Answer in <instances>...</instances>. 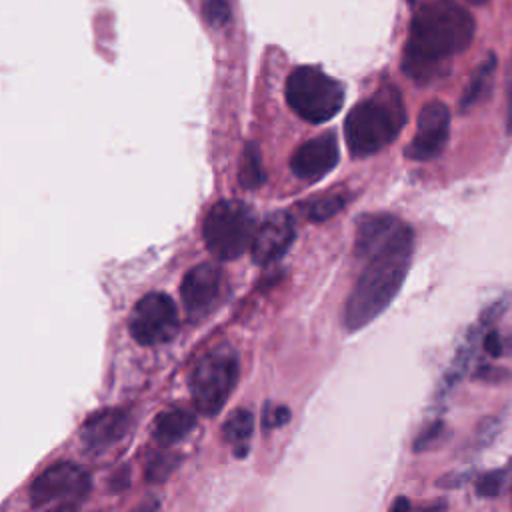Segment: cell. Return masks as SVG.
Listing matches in <instances>:
<instances>
[{
	"label": "cell",
	"instance_id": "obj_1",
	"mask_svg": "<svg viewBox=\"0 0 512 512\" xmlns=\"http://www.w3.org/2000/svg\"><path fill=\"white\" fill-rule=\"evenodd\" d=\"M474 36V18L454 0H432L418 8L402 56L404 72L414 82L436 76L444 60L468 48Z\"/></svg>",
	"mask_w": 512,
	"mask_h": 512
},
{
	"label": "cell",
	"instance_id": "obj_2",
	"mask_svg": "<svg viewBox=\"0 0 512 512\" xmlns=\"http://www.w3.org/2000/svg\"><path fill=\"white\" fill-rule=\"evenodd\" d=\"M414 254V232L402 222L400 228L370 256L346 300L344 326L356 332L378 318L404 284Z\"/></svg>",
	"mask_w": 512,
	"mask_h": 512
},
{
	"label": "cell",
	"instance_id": "obj_3",
	"mask_svg": "<svg viewBox=\"0 0 512 512\" xmlns=\"http://www.w3.org/2000/svg\"><path fill=\"white\" fill-rule=\"evenodd\" d=\"M406 122L402 96L392 86H382L374 96L356 104L344 122V136L352 156H370L388 146Z\"/></svg>",
	"mask_w": 512,
	"mask_h": 512
},
{
	"label": "cell",
	"instance_id": "obj_4",
	"mask_svg": "<svg viewBox=\"0 0 512 512\" xmlns=\"http://www.w3.org/2000/svg\"><path fill=\"white\" fill-rule=\"evenodd\" d=\"M286 102L302 120L322 124L340 112L344 88L320 68L300 66L288 76Z\"/></svg>",
	"mask_w": 512,
	"mask_h": 512
},
{
	"label": "cell",
	"instance_id": "obj_5",
	"mask_svg": "<svg viewBox=\"0 0 512 512\" xmlns=\"http://www.w3.org/2000/svg\"><path fill=\"white\" fill-rule=\"evenodd\" d=\"M238 380V356L232 346L222 344L206 352L190 374L194 406L204 416H214L226 404Z\"/></svg>",
	"mask_w": 512,
	"mask_h": 512
},
{
	"label": "cell",
	"instance_id": "obj_6",
	"mask_svg": "<svg viewBox=\"0 0 512 512\" xmlns=\"http://www.w3.org/2000/svg\"><path fill=\"white\" fill-rule=\"evenodd\" d=\"M254 212L240 200L216 202L204 220V242L218 260H234L250 248L254 238Z\"/></svg>",
	"mask_w": 512,
	"mask_h": 512
},
{
	"label": "cell",
	"instance_id": "obj_7",
	"mask_svg": "<svg viewBox=\"0 0 512 512\" xmlns=\"http://www.w3.org/2000/svg\"><path fill=\"white\" fill-rule=\"evenodd\" d=\"M90 490L88 474L72 464L58 462L46 468L30 486V500L34 508L72 510Z\"/></svg>",
	"mask_w": 512,
	"mask_h": 512
},
{
	"label": "cell",
	"instance_id": "obj_8",
	"mask_svg": "<svg viewBox=\"0 0 512 512\" xmlns=\"http://www.w3.org/2000/svg\"><path fill=\"white\" fill-rule=\"evenodd\" d=\"M178 310L174 300L164 292L142 296L132 308L128 328L132 338L142 346H160L170 342L178 332Z\"/></svg>",
	"mask_w": 512,
	"mask_h": 512
},
{
	"label": "cell",
	"instance_id": "obj_9",
	"mask_svg": "<svg viewBox=\"0 0 512 512\" xmlns=\"http://www.w3.org/2000/svg\"><path fill=\"white\" fill-rule=\"evenodd\" d=\"M226 274L214 262H204L190 268L182 280V304L192 322L210 316L226 296Z\"/></svg>",
	"mask_w": 512,
	"mask_h": 512
},
{
	"label": "cell",
	"instance_id": "obj_10",
	"mask_svg": "<svg viewBox=\"0 0 512 512\" xmlns=\"http://www.w3.org/2000/svg\"><path fill=\"white\" fill-rule=\"evenodd\" d=\"M450 136V112L446 104L432 100L422 106L418 114V130L410 144L406 146V156L410 160H430L438 156Z\"/></svg>",
	"mask_w": 512,
	"mask_h": 512
},
{
	"label": "cell",
	"instance_id": "obj_11",
	"mask_svg": "<svg viewBox=\"0 0 512 512\" xmlns=\"http://www.w3.org/2000/svg\"><path fill=\"white\" fill-rule=\"evenodd\" d=\"M338 140L332 132H324L302 146L290 158V170L300 180H320L338 164Z\"/></svg>",
	"mask_w": 512,
	"mask_h": 512
},
{
	"label": "cell",
	"instance_id": "obj_12",
	"mask_svg": "<svg viewBox=\"0 0 512 512\" xmlns=\"http://www.w3.org/2000/svg\"><path fill=\"white\" fill-rule=\"evenodd\" d=\"M294 220L286 212L270 214L254 232L250 252L256 264H270L286 254L294 242Z\"/></svg>",
	"mask_w": 512,
	"mask_h": 512
},
{
	"label": "cell",
	"instance_id": "obj_13",
	"mask_svg": "<svg viewBox=\"0 0 512 512\" xmlns=\"http://www.w3.org/2000/svg\"><path fill=\"white\" fill-rule=\"evenodd\" d=\"M130 422H132L130 412H126L122 408L98 410L84 420V424L80 428L82 442L90 450L110 448L128 432Z\"/></svg>",
	"mask_w": 512,
	"mask_h": 512
},
{
	"label": "cell",
	"instance_id": "obj_14",
	"mask_svg": "<svg viewBox=\"0 0 512 512\" xmlns=\"http://www.w3.org/2000/svg\"><path fill=\"white\" fill-rule=\"evenodd\" d=\"M402 220L390 214H364L356 224L354 252L360 258L370 256L378 246H382L398 228Z\"/></svg>",
	"mask_w": 512,
	"mask_h": 512
},
{
	"label": "cell",
	"instance_id": "obj_15",
	"mask_svg": "<svg viewBox=\"0 0 512 512\" xmlns=\"http://www.w3.org/2000/svg\"><path fill=\"white\" fill-rule=\"evenodd\" d=\"M196 426V416L194 412L186 408H176V410H164L162 414L156 416L154 422V438L162 446H170L178 440H182L192 428Z\"/></svg>",
	"mask_w": 512,
	"mask_h": 512
},
{
	"label": "cell",
	"instance_id": "obj_16",
	"mask_svg": "<svg viewBox=\"0 0 512 512\" xmlns=\"http://www.w3.org/2000/svg\"><path fill=\"white\" fill-rule=\"evenodd\" d=\"M254 432V416L246 408L234 410L222 426V436L230 444L232 452L242 458L250 450V438Z\"/></svg>",
	"mask_w": 512,
	"mask_h": 512
},
{
	"label": "cell",
	"instance_id": "obj_17",
	"mask_svg": "<svg viewBox=\"0 0 512 512\" xmlns=\"http://www.w3.org/2000/svg\"><path fill=\"white\" fill-rule=\"evenodd\" d=\"M494 68H496V58H494V54H488L480 62V66L474 70L466 90L462 92V102H460L462 108H470L472 104H476L486 94V90H488V86L492 82Z\"/></svg>",
	"mask_w": 512,
	"mask_h": 512
},
{
	"label": "cell",
	"instance_id": "obj_18",
	"mask_svg": "<svg viewBox=\"0 0 512 512\" xmlns=\"http://www.w3.org/2000/svg\"><path fill=\"white\" fill-rule=\"evenodd\" d=\"M264 180V170H262V162H260V154L256 150V146H246L244 156H242V164H240V184L244 188H256L260 186Z\"/></svg>",
	"mask_w": 512,
	"mask_h": 512
},
{
	"label": "cell",
	"instance_id": "obj_19",
	"mask_svg": "<svg viewBox=\"0 0 512 512\" xmlns=\"http://www.w3.org/2000/svg\"><path fill=\"white\" fill-rule=\"evenodd\" d=\"M346 204V198L342 194H324L316 200H312L306 208V214L310 220L314 222H324L328 218H332L334 214H338Z\"/></svg>",
	"mask_w": 512,
	"mask_h": 512
},
{
	"label": "cell",
	"instance_id": "obj_20",
	"mask_svg": "<svg viewBox=\"0 0 512 512\" xmlns=\"http://www.w3.org/2000/svg\"><path fill=\"white\" fill-rule=\"evenodd\" d=\"M180 458L172 452H156L148 458L146 464V478L152 482H162L170 476V472L178 466Z\"/></svg>",
	"mask_w": 512,
	"mask_h": 512
},
{
	"label": "cell",
	"instance_id": "obj_21",
	"mask_svg": "<svg viewBox=\"0 0 512 512\" xmlns=\"http://www.w3.org/2000/svg\"><path fill=\"white\" fill-rule=\"evenodd\" d=\"M442 432H444V424H442V422H434V424H430L428 428H424V430L414 438V450L422 452V450L432 448V446L440 440Z\"/></svg>",
	"mask_w": 512,
	"mask_h": 512
},
{
	"label": "cell",
	"instance_id": "obj_22",
	"mask_svg": "<svg viewBox=\"0 0 512 512\" xmlns=\"http://www.w3.org/2000/svg\"><path fill=\"white\" fill-rule=\"evenodd\" d=\"M502 480H504V472L502 470H492L486 472L484 476H480L476 490L480 496H496L502 488Z\"/></svg>",
	"mask_w": 512,
	"mask_h": 512
},
{
	"label": "cell",
	"instance_id": "obj_23",
	"mask_svg": "<svg viewBox=\"0 0 512 512\" xmlns=\"http://www.w3.org/2000/svg\"><path fill=\"white\" fill-rule=\"evenodd\" d=\"M262 420H264L266 428L282 426V424H286L290 420V410L286 406H266Z\"/></svg>",
	"mask_w": 512,
	"mask_h": 512
},
{
	"label": "cell",
	"instance_id": "obj_24",
	"mask_svg": "<svg viewBox=\"0 0 512 512\" xmlns=\"http://www.w3.org/2000/svg\"><path fill=\"white\" fill-rule=\"evenodd\" d=\"M204 12L212 24H224L228 20V6L224 0H206Z\"/></svg>",
	"mask_w": 512,
	"mask_h": 512
},
{
	"label": "cell",
	"instance_id": "obj_25",
	"mask_svg": "<svg viewBox=\"0 0 512 512\" xmlns=\"http://www.w3.org/2000/svg\"><path fill=\"white\" fill-rule=\"evenodd\" d=\"M506 130L508 134H512V56L506 74Z\"/></svg>",
	"mask_w": 512,
	"mask_h": 512
},
{
	"label": "cell",
	"instance_id": "obj_26",
	"mask_svg": "<svg viewBox=\"0 0 512 512\" xmlns=\"http://www.w3.org/2000/svg\"><path fill=\"white\" fill-rule=\"evenodd\" d=\"M484 348L490 356H500L504 352V340L498 336L496 330H492L484 336Z\"/></svg>",
	"mask_w": 512,
	"mask_h": 512
},
{
	"label": "cell",
	"instance_id": "obj_27",
	"mask_svg": "<svg viewBox=\"0 0 512 512\" xmlns=\"http://www.w3.org/2000/svg\"><path fill=\"white\" fill-rule=\"evenodd\" d=\"M390 512H410V502H408V498H396L394 500V504H392V508H390Z\"/></svg>",
	"mask_w": 512,
	"mask_h": 512
},
{
	"label": "cell",
	"instance_id": "obj_28",
	"mask_svg": "<svg viewBox=\"0 0 512 512\" xmlns=\"http://www.w3.org/2000/svg\"><path fill=\"white\" fill-rule=\"evenodd\" d=\"M466 2H470V4H476V6H480V4H486L488 0H466Z\"/></svg>",
	"mask_w": 512,
	"mask_h": 512
}]
</instances>
